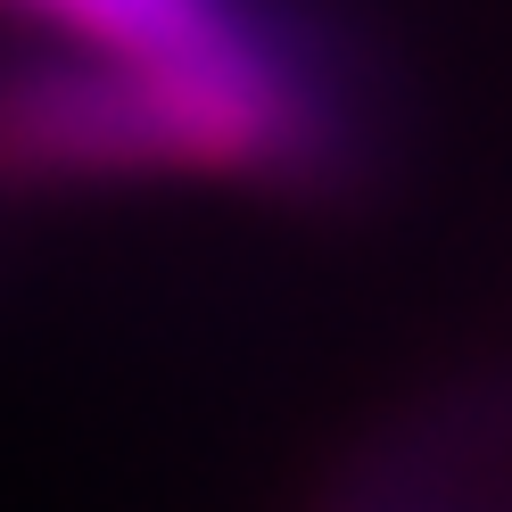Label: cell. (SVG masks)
Here are the masks:
<instances>
[{
	"mask_svg": "<svg viewBox=\"0 0 512 512\" xmlns=\"http://www.w3.org/2000/svg\"><path fill=\"white\" fill-rule=\"evenodd\" d=\"M364 149L372 124L356 83L281 9L166 67H108V58L67 50L0 67V190L9 199L133 182L331 199V190H356Z\"/></svg>",
	"mask_w": 512,
	"mask_h": 512,
	"instance_id": "6da1fadb",
	"label": "cell"
},
{
	"mask_svg": "<svg viewBox=\"0 0 512 512\" xmlns=\"http://www.w3.org/2000/svg\"><path fill=\"white\" fill-rule=\"evenodd\" d=\"M9 17L42 25L67 58H108V67H166V58L215 50L240 25L265 17V0H0Z\"/></svg>",
	"mask_w": 512,
	"mask_h": 512,
	"instance_id": "7a4b0ae2",
	"label": "cell"
}]
</instances>
